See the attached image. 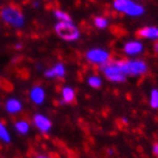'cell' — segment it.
<instances>
[{"label":"cell","instance_id":"cell-1","mask_svg":"<svg viewBox=\"0 0 158 158\" xmlns=\"http://www.w3.org/2000/svg\"><path fill=\"white\" fill-rule=\"evenodd\" d=\"M114 8L117 12L125 13L128 16H141L144 13L142 5L136 4L132 0H116L114 1Z\"/></svg>","mask_w":158,"mask_h":158},{"label":"cell","instance_id":"cell-2","mask_svg":"<svg viewBox=\"0 0 158 158\" xmlns=\"http://www.w3.org/2000/svg\"><path fill=\"white\" fill-rule=\"evenodd\" d=\"M0 16H1V19L6 23H8L9 25H12V27H15V28L23 27L24 21H25L23 14L17 8L10 7V6L2 8L1 12H0Z\"/></svg>","mask_w":158,"mask_h":158},{"label":"cell","instance_id":"cell-3","mask_svg":"<svg viewBox=\"0 0 158 158\" xmlns=\"http://www.w3.org/2000/svg\"><path fill=\"white\" fill-rule=\"evenodd\" d=\"M104 77L110 80V81H115V83H123L126 79V75L124 73L122 70L120 63L119 61L117 62H111V63H107L101 67Z\"/></svg>","mask_w":158,"mask_h":158},{"label":"cell","instance_id":"cell-4","mask_svg":"<svg viewBox=\"0 0 158 158\" xmlns=\"http://www.w3.org/2000/svg\"><path fill=\"white\" fill-rule=\"evenodd\" d=\"M55 32L61 39L65 40V41H76L80 37L79 29L72 23L59 22L55 25Z\"/></svg>","mask_w":158,"mask_h":158},{"label":"cell","instance_id":"cell-5","mask_svg":"<svg viewBox=\"0 0 158 158\" xmlns=\"http://www.w3.org/2000/svg\"><path fill=\"white\" fill-rule=\"evenodd\" d=\"M122 70L127 76H141L146 73L148 65L142 60H133V61H119Z\"/></svg>","mask_w":158,"mask_h":158},{"label":"cell","instance_id":"cell-6","mask_svg":"<svg viewBox=\"0 0 158 158\" xmlns=\"http://www.w3.org/2000/svg\"><path fill=\"white\" fill-rule=\"evenodd\" d=\"M86 59L88 62L102 67L108 63V61L110 59V54L108 51L102 48H92L86 53Z\"/></svg>","mask_w":158,"mask_h":158},{"label":"cell","instance_id":"cell-7","mask_svg":"<svg viewBox=\"0 0 158 158\" xmlns=\"http://www.w3.org/2000/svg\"><path fill=\"white\" fill-rule=\"evenodd\" d=\"M33 123L40 132L43 133H47L52 128V122L51 119H48L46 116L41 115V114H36L33 117Z\"/></svg>","mask_w":158,"mask_h":158},{"label":"cell","instance_id":"cell-8","mask_svg":"<svg viewBox=\"0 0 158 158\" xmlns=\"http://www.w3.org/2000/svg\"><path fill=\"white\" fill-rule=\"evenodd\" d=\"M143 51V45L138 40H131L124 45V52L127 55H138Z\"/></svg>","mask_w":158,"mask_h":158},{"label":"cell","instance_id":"cell-9","mask_svg":"<svg viewBox=\"0 0 158 158\" xmlns=\"http://www.w3.org/2000/svg\"><path fill=\"white\" fill-rule=\"evenodd\" d=\"M45 91H44L43 87L40 86H35L30 92V99L33 103L36 104H43L45 101Z\"/></svg>","mask_w":158,"mask_h":158},{"label":"cell","instance_id":"cell-10","mask_svg":"<svg viewBox=\"0 0 158 158\" xmlns=\"http://www.w3.org/2000/svg\"><path fill=\"white\" fill-rule=\"evenodd\" d=\"M5 107H6L7 112H9V114H13V115L14 114H19L22 110V102H21L20 100L15 99V98H10V99H8L6 101Z\"/></svg>","mask_w":158,"mask_h":158},{"label":"cell","instance_id":"cell-11","mask_svg":"<svg viewBox=\"0 0 158 158\" xmlns=\"http://www.w3.org/2000/svg\"><path fill=\"white\" fill-rule=\"evenodd\" d=\"M138 35L142 38L146 39H151V40H157L158 39V28L155 27H146L142 28L138 32Z\"/></svg>","mask_w":158,"mask_h":158},{"label":"cell","instance_id":"cell-12","mask_svg":"<svg viewBox=\"0 0 158 158\" xmlns=\"http://www.w3.org/2000/svg\"><path fill=\"white\" fill-rule=\"evenodd\" d=\"M75 91L72 89L71 87L69 86H65L63 87V89H62V101L61 103H71L73 100H75Z\"/></svg>","mask_w":158,"mask_h":158},{"label":"cell","instance_id":"cell-13","mask_svg":"<svg viewBox=\"0 0 158 158\" xmlns=\"http://www.w3.org/2000/svg\"><path fill=\"white\" fill-rule=\"evenodd\" d=\"M15 130L20 134H27L30 130V125L27 120H19L15 123Z\"/></svg>","mask_w":158,"mask_h":158},{"label":"cell","instance_id":"cell-14","mask_svg":"<svg viewBox=\"0 0 158 158\" xmlns=\"http://www.w3.org/2000/svg\"><path fill=\"white\" fill-rule=\"evenodd\" d=\"M0 140L4 141L5 143H9L12 141V138H10V134L8 132L7 127L1 122H0Z\"/></svg>","mask_w":158,"mask_h":158},{"label":"cell","instance_id":"cell-15","mask_svg":"<svg viewBox=\"0 0 158 158\" xmlns=\"http://www.w3.org/2000/svg\"><path fill=\"white\" fill-rule=\"evenodd\" d=\"M54 15L57 20H60V22H64V23H72L71 17L69 16V14L63 10H55L54 12Z\"/></svg>","mask_w":158,"mask_h":158},{"label":"cell","instance_id":"cell-16","mask_svg":"<svg viewBox=\"0 0 158 158\" xmlns=\"http://www.w3.org/2000/svg\"><path fill=\"white\" fill-rule=\"evenodd\" d=\"M87 83L93 88H100L102 86V79L100 78L99 76H91L87 79Z\"/></svg>","mask_w":158,"mask_h":158},{"label":"cell","instance_id":"cell-17","mask_svg":"<svg viewBox=\"0 0 158 158\" xmlns=\"http://www.w3.org/2000/svg\"><path fill=\"white\" fill-rule=\"evenodd\" d=\"M94 24L98 29H106L109 25V21L103 16H96L94 19Z\"/></svg>","mask_w":158,"mask_h":158},{"label":"cell","instance_id":"cell-18","mask_svg":"<svg viewBox=\"0 0 158 158\" xmlns=\"http://www.w3.org/2000/svg\"><path fill=\"white\" fill-rule=\"evenodd\" d=\"M53 69V71L55 73V77H60V78H62L65 76V67L63 65V63H57L54 68H52Z\"/></svg>","mask_w":158,"mask_h":158},{"label":"cell","instance_id":"cell-19","mask_svg":"<svg viewBox=\"0 0 158 158\" xmlns=\"http://www.w3.org/2000/svg\"><path fill=\"white\" fill-rule=\"evenodd\" d=\"M150 106L154 109H158V89L154 88L150 93Z\"/></svg>","mask_w":158,"mask_h":158},{"label":"cell","instance_id":"cell-20","mask_svg":"<svg viewBox=\"0 0 158 158\" xmlns=\"http://www.w3.org/2000/svg\"><path fill=\"white\" fill-rule=\"evenodd\" d=\"M45 77L48 79H53V78H55V73H54V71H53V69H48V70H46L45 71Z\"/></svg>","mask_w":158,"mask_h":158},{"label":"cell","instance_id":"cell-21","mask_svg":"<svg viewBox=\"0 0 158 158\" xmlns=\"http://www.w3.org/2000/svg\"><path fill=\"white\" fill-rule=\"evenodd\" d=\"M152 151H154V154L156 155V156H158V143L154 146V149H152Z\"/></svg>","mask_w":158,"mask_h":158},{"label":"cell","instance_id":"cell-22","mask_svg":"<svg viewBox=\"0 0 158 158\" xmlns=\"http://www.w3.org/2000/svg\"><path fill=\"white\" fill-rule=\"evenodd\" d=\"M154 48H155V52H157V53H158V43H156V44H155Z\"/></svg>","mask_w":158,"mask_h":158},{"label":"cell","instance_id":"cell-23","mask_svg":"<svg viewBox=\"0 0 158 158\" xmlns=\"http://www.w3.org/2000/svg\"><path fill=\"white\" fill-rule=\"evenodd\" d=\"M15 47L17 48V49H20V48H22V45H20V44H17V45H16Z\"/></svg>","mask_w":158,"mask_h":158},{"label":"cell","instance_id":"cell-24","mask_svg":"<svg viewBox=\"0 0 158 158\" xmlns=\"http://www.w3.org/2000/svg\"><path fill=\"white\" fill-rule=\"evenodd\" d=\"M37 158H48V157H45V156H38Z\"/></svg>","mask_w":158,"mask_h":158}]
</instances>
